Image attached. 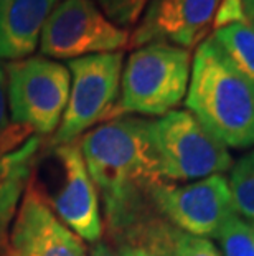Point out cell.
Wrapping results in <instances>:
<instances>
[{"label":"cell","instance_id":"6da1fadb","mask_svg":"<svg viewBox=\"0 0 254 256\" xmlns=\"http://www.w3.org/2000/svg\"><path fill=\"white\" fill-rule=\"evenodd\" d=\"M78 144L112 238L157 215L152 197L167 180L150 138V119H107L88 130Z\"/></svg>","mask_w":254,"mask_h":256},{"label":"cell","instance_id":"7a4b0ae2","mask_svg":"<svg viewBox=\"0 0 254 256\" xmlns=\"http://www.w3.org/2000/svg\"><path fill=\"white\" fill-rule=\"evenodd\" d=\"M185 106L228 149L254 146V84L231 64L212 35L192 56Z\"/></svg>","mask_w":254,"mask_h":256},{"label":"cell","instance_id":"3957f363","mask_svg":"<svg viewBox=\"0 0 254 256\" xmlns=\"http://www.w3.org/2000/svg\"><path fill=\"white\" fill-rule=\"evenodd\" d=\"M28 185L83 242L93 244L102 238L99 197L78 142L41 150Z\"/></svg>","mask_w":254,"mask_h":256},{"label":"cell","instance_id":"277c9868","mask_svg":"<svg viewBox=\"0 0 254 256\" xmlns=\"http://www.w3.org/2000/svg\"><path fill=\"white\" fill-rule=\"evenodd\" d=\"M185 48L150 43L136 48L122 68L121 94L114 116L162 118L185 101L192 73Z\"/></svg>","mask_w":254,"mask_h":256},{"label":"cell","instance_id":"5b68a950","mask_svg":"<svg viewBox=\"0 0 254 256\" xmlns=\"http://www.w3.org/2000/svg\"><path fill=\"white\" fill-rule=\"evenodd\" d=\"M150 138L164 174L172 184H187L231 170L230 149L187 110L150 119Z\"/></svg>","mask_w":254,"mask_h":256},{"label":"cell","instance_id":"8992f818","mask_svg":"<svg viewBox=\"0 0 254 256\" xmlns=\"http://www.w3.org/2000/svg\"><path fill=\"white\" fill-rule=\"evenodd\" d=\"M122 68V52L69 60L71 88L68 104L50 146L78 142L88 130L112 119L121 94Z\"/></svg>","mask_w":254,"mask_h":256},{"label":"cell","instance_id":"52a82bcc","mask_svg":"<svg viewBox=\"0 0 254 256\" xmlns=\"http://www.w3.org/2000/svg\"><path fill=\"white\" fill-rule=\"evenodd\" d=\"M10 121L33 134L53 136L66 110L71 73L45 56H30L7 64Z\"/></svg>","mask_w":254,"mask_h":256},{"label":"cell","instance_id":"ba28073f","mask_svg":"<svg viewBox=\"0 0 254 256\" xmlns=\"http://www.w3.org/2000/svg\"><path fill=\"white\" fill-rule=\"evenodd\" d=\"M131 35L102 14L94 0H61L40 35V52L58 60H76L122 52Z\"/></svg>","mask_w":254,"mask_h":256},{"label":"cell","instance_id":"9c48e42d","mask_svg":"<svg viewBox=\"0 0 254 256\" xmlns=\"http://www.w3.org/2000/svg\"><path fill=\"white\" fill-rule=\"evenodd\" d=\"M157 214L187 235L218 238L226 223L236 218L231 188L223 174L187 184L165 182L154 192Z\"/></svg>","mask_w":254,"mask_h":256},{"label":"cell","instance_id":"30bf717a","mask_svg":"<svg viewBox=\"0 0 254 256\" xmlns=\"http://www.w3.org/2000/svg\"><path fill=\"white\" fill-rule=\"evenodd\" d=\"M221 0H150L132 32L129 45L167 43L192 50L213 28Z\"/></svg>","mask_w":254,"mask_h":256},{"label":"cell","instance_id":"8fae6325","mask_svg":"<svg viewBox=\"0 0 254 256\" xmlns=\"http://www.w3.org/2000/svg\"><path fill=\"white\" fill-rule=\"evenodd\" d=\"M2 256H89L84 242L26 187Z\"/></svg>","mask_w":254,"mask_h":256},{"label":"cell","instance_id":"7c38bea8","mask_svg":"<svg viewBox=\"0 0 254 256\" xmlns=\"http://www.w3.org/2000/svg\"><path fill=\"white\" fill-rule=\"evenodd\" d=\"M41 152V138L21 126L0 136V253Z\"/></svg>","mask_w":254,"mask_h":256},{"label":"cell","instance_id":"4fadbf2b","mask_svg":"<svg viewBox=\"0 0 254 256\" xmlns=\"http://www.w3.org/2000/svg\"><path fill=\"white\" fill-rule=\"evenodd\" d=\"M56 0H0V60H23L36 50Z\"/></svg>","mask_w":254,"mask_h":256},{"label":"cell","instance_id":"5bb4252c","mask_svg":"<svg viewBox=\"0 0 254 256\" xmlns=\"http://www.w3.org/2000/svg\"><path fill=\"white\" fill-rule=\"evenodd\" d=\"M177 228L159 214L140 222L116 240L119 256H174Z\"/></svg>","mask_w":254,"mask_h":256},{"label":"cell","instance_id":"9a60e30c","mask_svg":"<svg viewBox=\"0 0 254 256\" xmlns=\"http://www.w3.org/2000/svg\"><path fill=\"white\" fill-rule=\"evenodd\" d=\"M213 40L231 64L254 84V22H238L216 28Z\"/></svg>","mask_w":254,"mask_h":256},{"label":"cell","instance_id":"2e32d148","mask_svg":"<svg viewBox=\"0 0 254 256\" xmlns=\"http://www.w3.org/2000/svg\"><path fill=\"white\" fill-rule=\"evenodd\" d=\"M228 184L238 215L254 222V149L235 162Z\"/></svg>","mask_w":254,"mask_h":256},{"label":"cell","instance_id":"e0dca14e","mask_svg":"<svg viewBox=\"0 0 254 256\" xmlns=\"http://www.w3.org/2000/svg\"><path fill=\"white\" fill-rule=\"evenodd\" d=\"M223 256H254V222L236 216L216 238Z\"/></svg>","mask_w":254,"mask_h":256},{"label":"cell","instance_id":"ac0fdd59","mask_svg":"<svg viewBox=\"0 0 254 256\" xmlns=\"http://www.w3.org/2000/svg\"><path fill=\"white\" fill-rule=\"evenodd\" d=\"M102 14L121 28L137 25L150 0H94Z\"/></svg>","mask_w":254,"mask_h":256},{"label":"cell","instance_id":"d6986e66","mask_svg":"<svg viewBox=\"0 0 254 256\" xmlns=\"http://www.w3.org/2000/svg\"><path fill=\"white\" fill-rule=\"evenodd\" d=\"M174 256H223L220 248L208 238L187 235L177 230L174 240Z\"/></svg>","mask_w":254,"mask_h":256},{"label":"cell","instance_id":"ffe728a7","mask_svg":"<svg viewBox=\"0 0 254 256\" xmlns=\"http://www.w3.org/2000/svg\"><path fill=\"white\" fill-rule=\"evenodd\" d=\"M250 20L245 14V7H243V0H221L215 15L213 30L221 28V26L238 24V22Z\"/></svg>","mask_w":254,"mask_h":256},{"label":"cell","instance_id":"44dd1931","mask_svg":"<svg viewBox=\"0 0 254 256\" xmlns=\"http://www.w3.org/2000/svg\"><path fill=\"white\" fill-rule=\"evenodd\" d=\"M7 102V73L3 66H0V136H3L10 128Z\"/></svg>","mask_w":254,"mask_h":256},{"label":"cell","instance_id":"7402d4cb","mask_svg":"<svg viewBox=\"0 0 254 256\" xmlns=\"http://www.w3.org/2000/svg\"><path fill=\"white\" fill-rule=\"evenodd\" d=\"M89 256H119V254H117L116 248L112 246V244L99 240V242H96V243L91 244Z\"/></svg>","mask_w":254,"mask_h":256},{"label":"cell","instance_id":"603a6c76","mask_svg":"<svg viewBox=\"0 0 254 256\" xmlns=\"http://www.w3.org/2000/svg\"><path fill=\"white\" fill-rule=\"evenodd\" d=\"M243 7H245L246 17L254 22V0H243Z\"/></svg>","mask_w":254,"mask_h":256}]
</instances>
